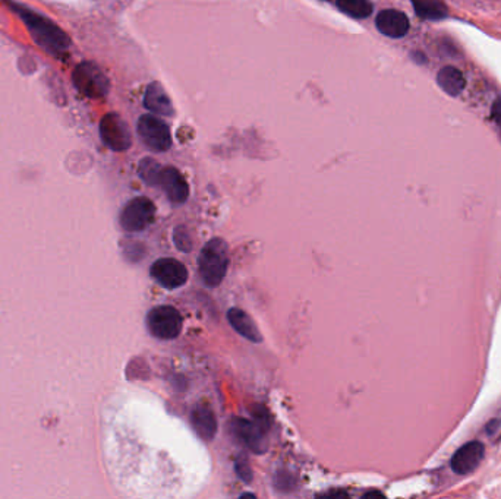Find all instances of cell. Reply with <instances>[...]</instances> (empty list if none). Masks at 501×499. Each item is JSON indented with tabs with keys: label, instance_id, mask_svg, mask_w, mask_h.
<instances>
[{
	"label": "cell",
	"instance_id": "obj_5",
	"mask_svg": "<svg viewBox=\"0 0 501 499\" xmlns=\"http://www.w3.org/2000/svg\"><path fill=\"white\" fill-rule=\"evenodd\" d=\"M156 207L151 199L138 197L131 199L120 212V225L127 232H142L153 224Z\"/></svg>",
	"mask_w": 501,
	"mask_h": 499
},
{
	"label": "cell",
	"instance_id": "obj_16",
	"mask_svg": "<svg viewBox=\"0 0 501 499\" xmlns=\"http://www.w3.org/2000/svg\"><path fill=\"white\" fill-rule=\"evenodd\" d=\"M437 82L440 88L443 91H446V93L451 97H458L466 85L463 74L454 66L443 67L437 75Z\"/></svg>",
	"mask_w": 501,
	"mask_h": 499
},
{
	"label": "cell",
	"instance_id": "obj_15",
	"mask_svg": "<svg viewBox=\"0 0 501 499\" xmlns=\"http://www.w3.org/2000/svg\"><path fill=\"white\" fill-rule=\"evenodd\" d=\"M227 320H229L231 325L235 328V331H237L242 337L249 340V342L253 343L263 342V335H261L258 326L242 309L232 308L227 312Z\"/></svg>",
	"mask_w": 501,
	"mask_h": 499
},
{
	"label": "cell",
	"instance_id": "obj_8",
	"mask_svg": "<svg viewBox=\"0 0 501 499\" xmlns=\"http://www.w3.org/2000/svg\"><path fill=\"white\" fill-rule=\"evenodd\" d=\"M151 277L164 289H179L188 281V269L175 258L157 259L151 265Z\"/></svg>",
	"mask_w": 501,
	"mask_h": 499
},
{
	"label": "cell",
	"instance_id": "obj_11",
	"mask_svg": "<svg viewBox=\"0 0 501 499\" xmlns=\"http://www.w3.org/2000/svg\"><path fill=\"white\" fill-rule=\"evenodd\" d=\"M232 429L235 435L242 441L250 451L255 454H264L267 450V441H266V430L258 426L255 422L245 421V419H235Z\"/></svg>",
	"mask_w": 501,
	"mask_h": 499
},
{
	"label": "cell",
	"instance_id": "obj_12",
	"mask_svg": "<svg viewBox=\"0 0 501 499\" xmlns=\"http://www.w3.org/2000/svg\"><path fill=\"white\" fill-rule=\"evenodd\" d=\"M375 25L384 36L390 38H402L409 31L407 16L396 9H385L377 15Z\"/></svg>",
	"mask_w": 501,
	"mask_h": 499
},
{
	"label": "cell",
	"instance_id": "obj_6",
	"mask_svg": "<svg viewBox=\"0 0 501 499\" xmlns=\"http://www.w3.org/2000/svg\"><path fill=\"white\" fill-rule=\"evenodd\" d=\"M138 135L141 141L156 153H164L172 146V135L167 123L153 115H144L138 120Z\"/></svg>",
	"mask_w": 501,
	"mask_h": 499
},
{
	"label": "cell",
	"instance_id": "obj_4",
	"mask_svg": "<svg viewBox=\"0 0 501 499\" xmlns=\"http://www.w3.org/2000/svg\"><path fill=\"white\" fill-rule=\"evenodd\" d=\"M150 333L158 340H173L182 331V316L173 306H157L147 316Z\"/></svg>",
	"mask_w": 501,
	"mask_h": 499
},
{
	"label": "cell",
	"instance_id": "obj_1",
	"mask_svg": "<svg viewBox=\"0 0 501 499\" xmlns=\"http://www.w3.org/2000/svg\"><path fill=\"white\" fill-rule=\"evenodd\" d=\"M9 6L15 10V14L24 21L27 30L30 31L32 40L40 44L44 50H49L54 54L62 53L70 49L71 40L66 32L52 22L49 18L40 15L36 10H31L27 6L18 5L12 0H8Z\"/></svg>",
	"mask_w": 501,
	"mask_h": 499
},
{
	"label": "cell",
	"instance_id": "obj_21",
	"mask_svg": "<svg viewBox=\"0 0 501 499\" xmlns=\"http://www.w3.org/2000/svg\"><path fill=\"white\" fill-rule=\"evenodd\" d=\"M236 473L245 483H249L250 480H253V470L249 469L248 461L244 458L236 461Z\"/></svg>",
	"mask_w": 501,
	"mask_h": 499
},
{
	"label": "cell",
	"instance_id": "obj_10",
	"mask_svg": "<svg viewBox=\"0 0 501 499\" xmlns=\"http://www.w3.org/2000/svg\"><path fill=\"white\" fill-rule=\"evenodd\" d=\"M485 456V447L480 441H472L469 444L463 445L454 456L451 457V469L458 474L472 473Z\"/></svg>",
	"mask_w": 501,
	"mask_h": 499
},
{
	"label": "cell",
	"instance_id": "obj_9",
	"mask_svg": "<svg viewBox=\"0 0 501 499\" xmlns=\"http://www.w3.org/2000/svg\"><path fill=\"white\" fill-rule=\"evenodd\" d=\"M157 186H160L167 198L173 203H184L189 197V186L185 177L180 175L176 167H162L157 179Z\"/></svg>",
	"mask_w": 501,
	"mask_h": 499
},
{
	"label": "cell",
	"instance_id": "obj_17",
	"mask_svg": "<svg viewBox=\"0 0 501 499\" xmlns=\"http://www.w3.org/2000/svg\"><path fill=\"white\" fill-rule=\"evenodd\" d=\"M414 9L419 18L438 21L447 16V8L441 0H412Z\"/></svg>",
	"mask_w": 501,
	"mask_h": 499
},
{
	"label": "cell",
	"instance_id": "obj_20",
	"mask_svg": "<svg viewBox=\"0 0 501 499\" xmlns=\"http://www.w3.org/2000/svg\"><path fill=\"white\" fill-rule=\"evenodd\" d=\"M173 241H175V246L182 252H189L192 249V237H191L189 232L186 230V227H184V225L176 227L173 232Z\"/></svg>",
	"mask_w": 501,
	"mask_h": 499
},
{
	"label": "cell",
	"instance_id": "obj_2",
	"mask_svg": "<svg viewBox=\"0 0 501 499\" xmlns=\"http://www.w3.org/2000/svg\"><path fill=\"white\" fill-rule=\"evenodd\" d=\"M229 247L220 237H214L202 247L198 258V271L209 287H217L229 267Z\"/></svg>",
	"mask_w": 501,
	"mask_h": 499
},
{
	"label": "cell",
	"instance_id": "obj_14",
	"mask_svg": "<svg viewBox=\"0 0 501 499\" xmlns=\"http://www.w3.org/2000/svg\"><path fill=\"white\" fill-rule=\"evenodd\" d=\"M191 423L195 432L206 441H211L217 432V421L211 407L207 404H198L191 413Z\"/></svg>",
	"mask_w": 501,
	"mask_h": 499
},
{
	"label": "cell",
	"instance_id": "obj_18",
	"mask_svg": "<svg viewBox=\"0 0 501 499\" xmlns=\"http://www.w3.org/2000/svg\"><path fill=\"white\" fill-rule=\"evenodd\" d=\"M336 3L341 12L356 19L368 18L374 9L370 0H337Z\"/></svg>",
	"mask_w": 501,
	"mask_h": 499
},
{
	"label": "cell",
	"instance_id": "obj_13",
	"mask_svg": "<svg viewBox=\"0 0 501 499\" xmlns=\"http://www.w3.org/2000/svg\"><path fill=\"white\" fill-rule=\"evenodd\" d=\"M144 106L150 111L156 113V115L166 118L175 115L172 100H170L160 82H151L147 87L144 96Z\"/></svg>",
	"mask_w": 501,
	"mask_h": 499
},
{
	"label": "cell",
	"instance_id": "obj_3",
	"mask_svg": "<svg viewBox=\"0 0 501 499\" xmlns=\"http://www.w3.org/2000/svg\"><path fill=\"white\" fill-rule=\"evenodd\" d=\"M75 88L89 98H101L107 96L110 82L106 74L93 62H84L78 65L72 75Z\"/></svg>",
	"mask_w": 501,
	"mask_h": 499
},
{
	"label": "cell",
	"instance_id": "obj_7",
	"mask_svg": "<svg viewBox=\"0 0 501 499\" xmlns=\"http://www.w3.org/2000/svg\"><path fill=\"white\" fill-rule=\"evenodd\" d=\"M100 136L113 151H127L132 144V136L128 123L116 113H109L100 123Z\"/></svg>",
	"mask_w": 501,
	"mask_h": 499
},
{
	"label": "cell",
	"instance_id": "obj_19",
	"mask_svg": "<svg viewBox=\"0 0 501 499\" xmlns=\"http://www.w3.org/2000/svg\"><path fill=\"white\" fill-rule=\"evenodd\" d=\"M160 170H162V166L158 164L156 160H153V158H144V160H141V163H140L138 175L147 185L157 186V179H158V175H160Z\"/></svg>",
	"mask_w": 501,
	"mask_h": 499
}]
</instances>
